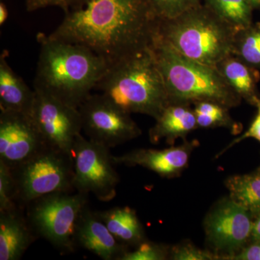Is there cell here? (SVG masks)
Listing matches in <instances>:
<instances>
[{"mask_svg":"<svg viewBox=\"0 0 260 260\" xmlns=\"http://www.w3.org/2000/svg\"><path fill=\"white\" fill-rule=\"evenodd\" d=\"M205 2L207 6L237 30L252 23V8L247 0H205Z\"/></svg>","mask_w":260,"mask_h":260,"instance_id":"obj_23","label":"cell"},{"mask_svg":"<svg viewBox=\"0 0 260 260\" xmlns=\"http://www.w3.org/2000/svg\"><path fill=\"white\" fill-rule=\"evenodd\" d=\"M251 238L255 241L260 240V214L259 217L253 223Z\"/></svg>","mask_w":260,"mask_h":260,"instance_id":"obj_31","label":"cell"},{"mask_svg":"<svg viewBox=\"0 0 260 260\" xmlns=\"http://www.w3.org/2000/svg\"><path fill=\"white\" fill-rule=\"evenodd\" d=\"M230 259L236 260H260V240L243 249L242 252L234 254Z\"/></svg>","mask_w":260,"mask_h":260,"instance_id":"obj_30","label":"cell"},{"mask_svg":"<svg viewBox=\"0 0 260 260\" xmlns=\"http://www.w3.org/2000/svg\"><path fill=\"white\" fill-rule=\"evenodd\" d=\"M95 90L128 114L155 119L170 104L151 47L111 64Z\"/></svg>","mask_w":260,"mask_h":260,"instance_id":"obj_3","label":"cell"},{"mask_svg":"<svg viewBox=\"0 0 260 260\" xmlns=\"http://www.w3.org/2000/svg\"><path fill=\"white\" fill-rule=\"evenodd\" d=\"M197 141L185 143L180 146L155 150L138 149L121 155H113L116 165L144 167L162 177L179 175L187 167Z\"/></svg>","mask_w":260,"mask_h":260,"instance_id":"obj_13","label":"cell"},{"mask_svg":"<svg viewBox=\"0 0 260 260\" xmlns=\"http://www.w3.org/2000/svg\"><path fill=\"white\" fill-rule=\"evenodd\" d=\"M35 100L30 116L48 146L72 156L75 139L83 130L78 108L34 89Z\"/></svg>","mask_w":260,"mask_h":260,"instance_id":"obj_10","label":"cell"},{"mask_svg":"<svg viewBox=\"0 0 260 260\" xmlns=\"http://www.w3.org/2000/svg\"><path fill=\"white\" fill-rule=\"evenodd\" d=\"M215 68L241 99L254 105L258 99L256 84L259 79V70L246 64L234 54L224 58Z\"/></svg>","mask_w":260,"mask_h":260,"instance_id":"obj_18","label":"cell"},{"mask_svg":"<svg viewBox=\"0 0 260 260\" xmlns=\"http://www.w3.org/2000/svg\"><path fill=\"white\" fill-rule=\"evenodd\" d=\"M90 0H25L27 11L34 12L48 7H57L65 13L80 9Z\"/></svg>","mask_w":260,"mask_h":260,"instance_id":"obj_27","label":"cell"},{"mask_svg":"<svg viewBox=\"0 0 260 260\" xmlns=\"http://www.w3.org/2000/svg\"><path fill=\"white\" fill-rule=\"evenodd\" d=\"M232 54L260 70V23H251L236 32Z\"/></svg>","mask_w":260,"mask_h":260,"instance_id":"obj_22","label":"cell"},{"mask_svg":"<svg viewBox=\"0 0 260 260\" xmlns=\"http://www.w3.org/2000/svg\"><path fill=\"white\" fill-rule=\"evenodd\" d=\"M5 51L0 56V111L30 114L36 92L12 69Z\"/></svg>","mask_w":260,"mask_h":260,"instance_id":"obj_17","label":"cell"},{"mask_svg":"<svg viewBox=\"0 0 260 260\" xmlns=\"http://www.w3.org/2000/svg\"><path fill=\"white\" fill-rule=\"evenodd\" d=\"M95 213L122 245L138 246L145 242L143 225L136 212L129 207H116Z\"/></svg>","mask_w":260,"mask_h":260,"instance_id":"obj_19","label":"cell"},{"mask_svg":"<svg viewBox=\"0 0 260 260\" xmlns=\"http://www.w3.org/2000/svg\"><path fill=\"white\" fill-rule=\"evenodd\" d=\"M248 3L251 5V8H259L260 0H247Z\"/></svg>","mask_w":260,"mask_h":260,"instance_id":"obj_33","label":"cell"},{"mask_svg":"<svg viewBox=\"0 0 260 260\" xmlns=\"http://www.w3.org/2000/svg\"><path fill=\"white\" fill-rule=\"evenodd\" d=\"M202 0H150L159 20L175 18L201 5Z\"/></svg>","mask_w":260,"mask_h":260,"instance_id":"obj_24","label":"cell"},{"mask_svg":"<svg viewBox=\"0 0 260 260\" xmlns=\"http://www.w3.org/2000/svg\"><path fill=\"white\" fill-rule=\"evenodd\" d=\"M216 256L209 251L202 250L190 244L174 247L171 251V259L174 260H211Z\"/></svg>","mask_w":260,"mask_h":260,"instance_id":"obj_28","label":"cell"},{"mask_svg":"<svg viewBox=\"0 0 260 260\" xmlns=\"http://www.w3.org/2000/svg\"><path fill=\"white\" fill-rule=\"evenodd\" d=\"M251 214L231 199L215 207L205 222L207 239L213 247L229 257L234 255L251 237Z\"/></svg>","mask_w":260,"mask_h":260,"instance_id":"obj_12","label":"cell"},{"mask_svg":"<svg viewBox=\"0 0 260 260\" xmlns=\"http://www.w3.org/2000/svg\"><path fill=\"white\" fill-rule=\"evenodd\" d=\"M20 206L16 201V189L11 169L0 161V211Z\"/></svg>","mask_w":260,"mask_h":260,"instance_id":"obj_25","label":"cell"},{"mask_svg":"<svg viewBox=\"0 0 260 260\" xmlns=\"http://www.w3.org/2000/svg\"><path fill=\"white\" fill-rule=\"evenodd\" d=\"M151 48L170 103L194 104L212 101L229 109L240 104L242 99L228 85L215 67L183 56L157 34Z\"/></svg>","mask_w":260,"mask_h":260,"instance_id":"obj_5","label":"cell"},{"mask_svg":"<svg viewBox=\"0 0 260 260\" xmlns=\"http://www.w3.org/2000/svg\"><path fill=\"white\" fill-rule=\"evenodd\" d=\"M72 159L75 190L85 194L91 193L106 203L115 198L119 176L109 147L80 134L73 145Z\"/></svg>","mask_w":260,"mask_h":260,"instance_id":"obj_8","label":"cell"},{"mask_svg":"<svg viewBox=\"0 0 260 260\" xmlns=\"http://www.w3.org/2000/svg\"><path fill=\"white\" fill-rule=\"evenodd\" d=\"M159 19L150 0H90L49 37L85 46L109 65L151 47Z\"/></svg>","mask_w":260,"mask_h":260,"instance_id":"obj_1","label":"cell"},{"mask_svg":"<svg viewBox=\"0 0 260 260\" xmlns=\"http://www.w3.org/2000/svg\"><path fill=\"white\" fill-rule=\"evenodd\" d=\"M88 194L77 191L46 195L27 205V218L37 237L61 252L75 250V229L80 214L88 205Z\"/></svg>","mask_w":260,"mask_h":260,"instance_id":"obj_6","label":"cell"},{"mask_svg":"<svg viewBox=\"0 0 260 260\" xmlns=\"http://www.w3.org/2000/svg\"><path fill=\"white\" fill-rule=\"evenodd\" d=\"M38 40L41 47L34 88L79 108L110 65L85 46L44 34Z\"/></svg>","mask_w":260,"mask_h":260,"instance_id":"obj_2","label":"cell"},{"mask_svg":"<svg viewBox=\"0 0 260 260\" xmlns=\"http://www.w3.org/2000/svg\"><path fill=\"white\" fill-rule=\"evenodd\" d=\"M168 254L165 246L145 241L134 251H126L121 260H162L167 259Z\"/></svg>","mask_w":260,"mask_h":260,"instance_id":"obj_26","label":"cell"},{"mask_svg":"<svg viewBox=\"0 0 260 260\" xmlns=\"http://www.w3.org/2000/svg\"><path fill=\"white\" fill-rule=\"evenodd\" d=\"M47 147L30 114L0 111V161L7 167L14 169Z\"/></svg>","mask_w":260,"mask_h":260,"instance_id":"obj_11","label":"cell"},{"mask_svg":"<svg viewBox=\"0 0 260 260\" xmlns=\"http://www.w3.org/2000/svg\"><path fill=\"white\" fill-rule=\"evenodd\" d=\"M8 15H9V11L6 5L3 2L0 3V25H4L5 22L8 20Z\"/></svg>","mask_w":260,"mask_h":260,"instance_id":"obj_32","label":"cell"},{"mask_svg":"<svg viewBox=\"0 0 260 260\" xmlns=\"http://www.w3.org/2000/svg\"><path fill=\"white\" fill-rule=\"evenodd\" d=\"M237 30L206 5L159 20L157 36L183 56L215 67L232 54Z\"/></svg>","mask_w":260,"mask_h":260,"instance_id":"obj_4","label":"cell"},{"mask_svg":"<svg viewBox=\"0 0 260 260\" xmlns=\"http://www.w3.org/2000/svg\"><path fill=\"white\" fill-rule=\"evenodd\" d=\"M77 246H80L104 260H121L127 247L122 245L109 232L95 211L84 208L76 224L75 236Z\"/></svg>","mask_w":260,"mask_h":260,"instance_id":"obj_14","label":"cell"},{"mask_svg":"<svg viewBox=\"0 0 260 260\" xmlns=\"http://www.w3.org/2000/svg\"><path fill=\"white\" fill-rule=\"evenodd\" d=\"M254 106L257 107V114H256L254 120L251 122V125L249 126V129L246 130L245 133L241 135L240 137L233 140L231 144L228 145L226 148L222 150L218 155H217V157L225 153L229 148H232L234 145L241 143L243 140L247 139V138H254V139L257 140L260 143V99L259 98L256 99Z\"/></svg>","mask_w":260,"mask_h":260,"instance_id":"obj_29","label":"cell"},{"mask_svg":"<svg viewBox=\"0 0 260 260\" xmlns=\"http://www.w3.org/2000/svg\"><path fill=\"white\" fill-rule=\"evenodd\" d=\"M78 109L83 131L88 138L109 148L141 135V129L130 114L116 107L102 94H91Z\"/></svg>","mask_w":260,"mask_h":260,"instance_id":"obj_9","label":"cell"},{"mask_svg":"<svg viewBox=\"0 0 260 260\" xmlns=\"http://www.w3.org/2000/svg\"><path fill=\"white\" fill-rule=\"evenodd\" d=\"M191 104L170 103L155 119V124L149 131V139L153 144L164 140L173 145L176 140L185 139L186 136L198 129L196 115Z\"/></svg>","mask_w":260,"mask_h":260,"instance_id":"obj_16","label":"cell"},{"mask_svg":"<svg viewBox=\"0 0 260 260\" xmlns=\"http://www.w3.org/2000/svg\"><path fill=\"white\" fill-rule=\"evenodd\" d=\"M230 199L251 214H260V170L247 175L233 176L225 181Z\"/></svg>","mask_w":260,"mask_h":260,"instance_id":"obj_20","label":"cell"},{"mask_svg":"<svg viewBox=\"0 0 260 260\" xmlns=\"http://www.w3.org/2000/svg\"><path fill=\"white\" fill-rule=\"evenodd\" d=\"M16 189V201L28 205L46 195L72 192L74 169L72 156L47 147L22 165L11 169Z\"/></svg>","mask_w":260,"mask_h":260,"instance_id":"obj_7","label":"cell"},{"mask_svg":"<svg viewBox=\"0 0 260 260\" xmlns=\"http://www.w3.org/2000/svg\"><path fill=\"white\" fill-rule=\"evenodd\" d=\"M198 126L202 128H228L234 134L240 133L241 124L234 121L229 108L212 101H201L194 104Z\"/></svg>","mask_w":260,"mask_h":260,"instance_id":"obj_21","label":"cell"},{"mask_svg":"<svg viewBox=\"0 0 260 260\" xmlns=\"http://www.w3.org/2000/svg\"><path fill=\"white\" fill-rule=\"evenodd\" d=\"M37 237L20 206L0 211V260L21 259Z\"/></svg>","mask_w":260,"mask_h":260,"instance_id":"obj_15","label":"cell"}]
</instances>
